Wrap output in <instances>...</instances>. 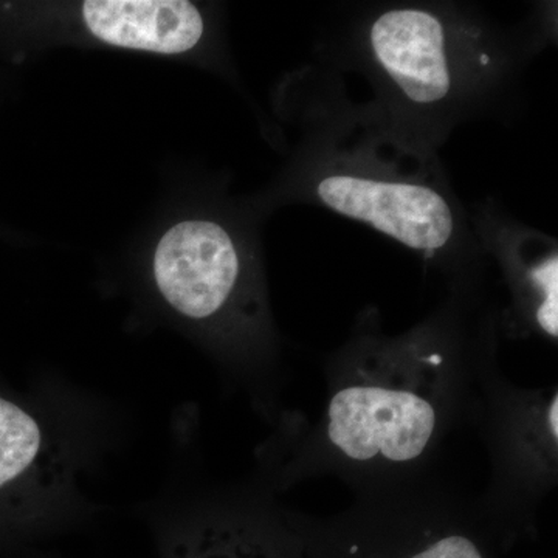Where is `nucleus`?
<instances>
[{
	"label": "nucleus",
	"instance_id": "obj_1",
	"mask_svg": "<svg viewBox=\"0 0 558 558\" xmlns=\"http://www.w3.org/2000/svg\"><path fill=\"white\" fill-rule=\"evenodd\" d=\"M459 385L458 360L433 332L362 344L330 385L319 453L357 473L416 468L453 416Z\"/></svg>",
	"mask_w": 558,
	"mask_h": 558
},
{
	"label": "nucleus",
	"instance_id": "obj_7",
	"mask_svg": "<svg viewBox=\"0 0 558 558\" xmlns=\"http://www.w3.org/2000/svg\"><path fill=\"white\" fill-rule=\"evenodd\" d=\"M50 44H87L154 57H199L211 21L186 0H87L43 3Z\"/></svg>",
	"mask_w": 558,
	"mask_h": 558
},
{
	"label": "nucleus",
	"instance_id": "obj_8",
	"mask_svg": "<svg viewBox=\"0 0 558 558\" xmlns=\"http://www.w3.org/2000/svg\"><path fill=\"white\" fill-rule=\"evenodd\" d=\"M366 49L407 105L439 108L461 86V47L446 17L424 7H392L371 20Z\"/></svg>",
	"mask_w": 558,
	"mask_h": 558
},
{
	"label": "nucleus",
	"instance_id": "obj_9",
	"mask_svg": "<svg viewBox=\"0 0 558 558\" xmlns=\"http://www.w3.org/2000/svg\"><path fill=\"white\" fill-rule=\"evenodd\" d=\"M520 288L527 317L549 339L558 332V259L554 250L521 264Z\"/></svg>",
	"mask_w": 558,
	"mask_h": 558
},
{
	"label": "nucleus",
	"instance_id": "obj_3",
	"mask_svg": "<svg viewBox=\"0 0 558 558\" xmlns=\"http://www.w3.org/2000/svg\"><path fill=\"white\" fill-rule=\"evenodd\" d=\"M124 427L116 403L58 374L32 402L0 395V497H10L22 534L60 537L105 512L84 484Z\"/></svg>",
	"mask_w": 558,
	"mask_h": 558
},
{
	"label": "nucleus",
	"instance_id": "obj_6",
	"mask_svg": "<svg viewBox=\"0 0 558 558\" xmlns=\"http://www.w3.org/2000/svg\"><path fill=\"white\" fill-rule=\"evenodd\" d=\"M299 523L310 558H494L465 517L422 499L366 502L318 527Z\"/></svg>",
	"mask_w": 558,
	"mask_h": 558
},
{
	"label": "nucleus",
	"instance_id": "obj_4",
	"mask_svg": "<svg viewBox=\"0 0 558 558\" xmlns=\"http://www.w3.org/2000/svg\"><path fill=\"white\" fill-rule=\"evenodd\" d=\"M143 515L157 558H310L299 519L259 490L171 480Z\"/></svg>",
	"mask_w": 558,
	"mask_h": 558
},
{
	"label": "nucleus",
	"instance_id": "obj_5",
	"mask_svg": "<svg viewBox=\"0 0 558 558\" xmlns=\"http://www.w3.org/2000/svg\"><path fill=\"white\" fill-rule=\"evenodd\" d=\"M319 204L411 250L438 255L458 236V216L438 182L388 168L366 154H339L312 175Z\"/></svg>",
	"mask_w": 558,
	"mask_h": 558
},
{
	"label": "nucleus",
	"instance_id": "obj_2",
	"mask_svg": "<svg viewBox=\"0 0 558 558\" xmlns=\"http://www.w3.org/2000/svg\"><path fill=\"white\" fill-rule=\"evenodd\" d=\"M146 303L227 368L260 376L274 359L263 270L227 218L190 213L157 233L142 270Z\"/></svg>",
	"mask_w": 558,
	"mask_h": 558
}]
</instances>
